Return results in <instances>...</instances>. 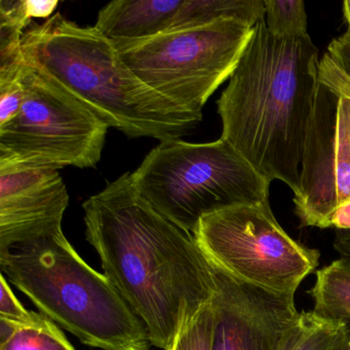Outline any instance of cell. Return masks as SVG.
Listing matches in <instances>:
<instances>
[{"label": "cell", "mask_w": 350, "mask_h": 350, "mask_svg": "<svg viewBox=\"0 0 350 350\" xmlns=\"http://www.w3.org/2000/svg\"><path fill=\"white\" fill-rule=\"evenodd\" d=\"M24 63L54 79L103 122L129 138L180 139L202 120L145 85L97 28L56 13L22 38Z\"/></svg>", "instance_id": "cell-3"}, {"label": "cell", "mask_w": 350, "mask_h": 350, "mask_svg": "<svg viewBox=\"0 0 350 350\" xmlns=\"http://www.w3.org/2000/svg\"><path fill=\"white\" fill-rule=\"evenodd\" d=\"M0 319L15 323H25L29 321L33 311L27 310L18 300L8 282L7 278L3 273L0 276Z\"/></svg>", "instance_id": "cell-20"}, {"label": "cell", "mask_w": 350, "mask_h": 350, "mask_svg": "<svg viewBox=\"0 0 350 350\" xmlns=\"http://www.w3.org/2000/svg\"><path fill=\"white\" fill-rule=\"evenodd\" d=\"M213 271L211 350H282L301 317L295 296L239 282L214 266Z\"/></svg>", "instance_id": "cell-10"}, {"label": "cell", "mask_w": 350, "mask_h": 350, "mask_svg": "<svg viewBox=\"0 0 350 350\" xmlns=\"http://www.w3.org/2000/svg\"><path fill=\"white\" fill-rule=\"evenodd\" d=\"M309 295L313 311L319 317L334 321L350 319V264L339 258L317 270Z\"/></svg>", "instance_id": "cell-13"}, {"label": "cell", "mask_w": 350, "mask_h": 350, "mask_svg": "<svg viewBox=\"0 0 350 350\" xmlns=\"http://www.w3.org/2000/svg\"><path fill=\"white\" fill-rule=\"evenodd\" d=\"M333 247L340 259L350 264V230H336Z\"/></svg>", "instance_id": "cell-22"}, {"label": "cell", "mask_w": 350, "mask_h": 350, "mask_svg": "<svg viewBox=\"0 0 350 350\" xmlns=\"http://www.w3.org/2000/svg\"><path fill=\"white\" fill-rule=\"evenodd\" d=\"M343 16L347 26H350V1H344L343 3Z\"/></svg>", "instance_id": "cell-24"}, {"label": "cell", "mask_w": 350, "mask_h": 350, "mask_svg": "<svg viewBox=\"0 0 350 350\" xmlns=\"http://www.w3.org/2000/svg\"><path fill=\"white\" fill-rule=\"evenodd\" d=\"M193 237L214 267L274 294L295 296L319 265L321 253L286 232L268 200L211 213Z\"/></svg>", "instance_id": "cell-7"}, {"label": "cell", "mask_w": 350, "mask_h": 350, "mask_svg": "<svg viewBox=\"0 0 350 350\" xmlns=\"http://www.w3.org/2000/svg\"><path fill=\"white\" fill-rule=\"evenodd\" d=\"M346 325V329H347V343H346L345 347L342 350H350V319L348 321H344Z\"/></svg>", "instance_id": "cell-25"}, {"label": "cell", "mask_w": 350, "mask_h": 350, "mask_svg": "<svg viewBox=\"0 0 350 350\" xmlns=\"http://www.w3.org/2000/svg\"><path fill=\"white\" fill-rule=\"evenodd\" d=\"M83 208L85 237L103 273L142 321L152 346L169 350L212 299L213 266L192 233L140 196L132 173L88 198Z\"/></svg>", "instance_id": "cell-1"}, {"label": "cell", "mask_w": 350, "mask_h": 350, "mask_svg": "<svg viewBox=\"0 0 350 350\" xmlns=\"http://www.w3.org/2000/svg\"><path fill=\"white\" fill-rule=\"evenodd\" d=\"M265 24L272 36L296 38L308 34L305 3L302 0H264Z\"/></svg>", "instance_id": "cell-16"}, {"label": "cell", "mask_w": 350, "mask_h": 350, "mask_svg": "<svg viewBox=\"0 0 350 350\" xmlns=\"http://www.w3.org/2000/svg\"><path fill=\"white\" fill-rule=\"evenodd\" d=\"M347 329L342 321L302 311L282 350H342L347 343Z\"/></svg>", "instance_id": "cell-14"}, {"label": "cell", "mask_w": 350, "mask_h": 350, "mask_svg": "<svg viewBox=\"0 0 350 350\" xmlns=\"http://www.w3.org/2000/svg\"><path fill=\"white\" fill-rule=\"evenodd\" d=\"M68 204L58 170L0 163V254L62 231Z\"/></svg>", "instance_id": "cell-11"}, {"label": "cell", "mask_w": 350, "mask_h": 350, "mask_svg": "<svg viewBox=\"0 0 350 350\" xmlns=\"http://www.w3.org/2000/svg\"><path fill=\"white\" fill-rule=\"evenodd\" d=\"M23 104L0 126V163L95 167L109 126L42 71L25 64Z\"/></svg>", "instance_id": "cell-8"}, {"label": "cell", "mask_w": 350, "mask_h": 350, "mask_svg": "<svg viewBox=\"0 0 350 350\" xmlns=\"http://www.w3.org/2000/svg\"><path fill=\"white\" fill-rule=\"evenodd\" d=\"M300 184L294 204L301 226L329 228L338 208L350 202V98L321 83L305 139Z\"/></svg>", "instance_id": "cell-9"}, {"label": "cell", "mask_w": 350, "mask_h": 350, "mask_svg": "<svg viewBox=\"0 0 350 350\" xmlns=\"http://www.w3.org/2000/svg\"><path fill=\"white\" fill-rule=\"evenodd\" d=\"M254 26L239 19L165 32L136 40H112L132 72L153 91L202 116L211 96L230 79Z\"/></svg>", "instance_id": "cell-6"}, {"label": "cell", "mask_w": 350, "mask_h": 350, "mask_svg": "<svg viewBox=\"0 0 350 350\" xmlns=\"http://www.w3.org/2000/svg\"><path fill=\"white\" fill-rule=\"evenodd\" d=\"M0 350H77L61 327L42 313L32 312L29 321L19 323Z\"/></svg>", "instance_id": "cell-15"}, {"label": "cell", "mask_w": 350, "mask_h": 350, "mask_svg": "<svg viewBox=\"0 0 350 350\" xmlns=\"http://www.w3.org/2000/svg\"><path fill=\"white\" fill-rule=\"evenodd\" d=\"M213 339L212 299L185 325L169 350H211Z\"/></svg>", "instance_id": "cell-18"}, {"label": "cell", "mask_w": 350, "mask_h": 350, "mask_svg": "<svg viewBox=\"0 0 350 350\" xmlns=\"http://www.w3.org/2000/svg\"><path fill=\"white\" fill-rule=\"evenodd\" d=\"M331 227L336 230H350V202L338 208L332 219Z\"/></svg>", "instance_id": "cell-23"}, {"label": "cell", "mask_w": 350, "mask_h": 350, "mask_svg": "<svg viewBox=\"0 0 350 350\" xmlns=\"http://www.w3.org/2000/svg\"><path fill=\"white\" fill-rule=\"evenodd\" d=\"M319 83L338 94L350 93V26L332 40L319 62Z\"/></svg>", "instance_id": "cell-17"}, {"label": "cell", "mask_w": 350, "mask_h": 350, "mask_svg": "<svg viewBox=\"0 0 350 350\" xmlns=\"http://www.w3.org/2000/svg\"><path fill=\"white\" fill-rule=\"evenodd\" d=\"M1 273L40 313L102 350H153L144 325L116 286L62 231L0 254Z\"/></svg>", "instance_id": "cell-4"}, {"label": "cell", "mask_w": 350, "mask_h": 350, "mask_svg": "<svg viewBox=\"0 0 350 350\" xmlns=\"http://www.w3.org/2000/svg\"><path fill=\"white\" fill-rule=\"evenodd\" d=\"M132 178L153 208L192 234L211 213L269 198L270 183L222 138L210 143L163 141Z\"/></svg>", "instance_id": "cell-5"}, {"label": "cell", "mask_w": 350, "mask_h": 350, "mask_svg": "<svg viewBox=\"0 0 350 350\" xmlns=\"http://www.w3.org/2000/svg\"><path fill=\"white\" fill-rule=\"evenodd\" d=\"M202 24L200 0H116L99 12L95 27L111 40H136Z\"/></svg>", "instance_id": "cell-12"}, {"label": "cell", "mask_w": 350, "mask_h": 350, "mask_svg": "<svg viewBox=\"0 0 350 350\" xmlns=\"http://www.w3.org/2000/svg\"><path fill=\"white\" fill-rule=\"evenodd\" d=\"M319 49L309 34L272 36L265 20L251 38L217 101L221 138L268 183L300 193L305 139L319 85Z\"/></svg>", "instance_id": "cell-2"}, {"label": "cell", "mask_w": 350, "mask_h": 350, "mask_svg": "<svg viewBox=\"0 0 350 350\" xmlns=\"http://www.w3.org/2000/svg\"><path fill=\"white\" fill-rule=\"evenodd\" d=\"M24 96L23 72L19 77L0 81V126L17 116L23 104Z\"/></svg>", "instance_id": "cell-19"}, {"label": "cell", "mask_w": 350, "mask_h": 350, "mask_svg": "<svg viewBox=\"0 0 350 350\" xmlns=\"http://www.w3.org/2000/svg\"><path fill=\"white\" fill-rule=\"evenodd\" d=\"M59 5L58 0H26L30 19H50Z\"/></svg>", "instance_id": "cell-21"}, {"label": "cell", "mask_w": 350, "mask_h": 350, "mask_svg": "<svg viewBox=\"0 0 350 350\" xmlns=\"http://www.w3.org/2000/svg\"><path fill=\"white\" fill-rule=\"evenodd\" d=\"M341 95V94H339ZM342 96H346V97L350 98V93L342 94Z\"/></svg>", "instance_id": "cell-26"}]
</instances>
